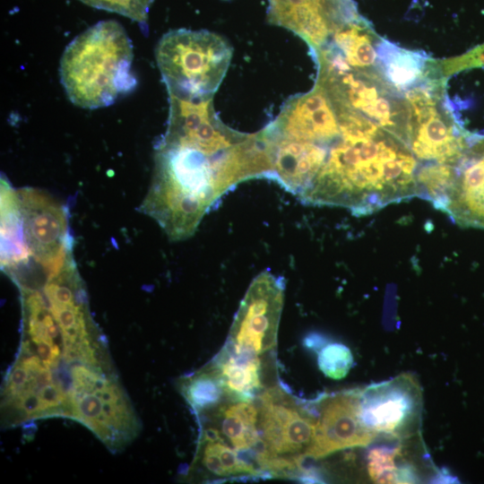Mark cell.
<instances>
[{"instance_id":"cell-10","label":"cell","mask_w":484,"mask_h":484,"mask_svg":"<svg viewBox=\"0 0 484 484\" xmlns=\"http://www.w3.org/2000/svg\"><path fill=\"white\" fill-rule=\"evenodd\" d=\"M422 406L421 386L411 373L361 388V419L376 437H414L420 428Z\"/></svg>"},{"instance_id":"cell-8","label":"cell","mask_w":484,"mask_h":484,"mask_svg":"<svg viewBox=\"0 0 484 484\" xmlns=\"http://www.w3.org/2000/svg\"><path fill=\"white\" fill-rule=\"evenodd\" d=\"M261 440L256 464L264 473H288L308 458L312 447L315 413L313 408L279 385L265 388L255 396Z\"/></svg>"},{"instance_id":"cell-20","label":"cell","mask_w":484,"mask_h":484,"mask_svg":"<svg viewBox=\"0 0 484 484\" xmlns=\"http://www.w3.org/2000/svg\"><path fill=\"white\" fill-rule=\"evenodd\" d=\"M318 367L327 377L334 380L344 378L353 365L350 350L341 343H329L318 353Z\"/></svg>"},{"instance_id":"cell-3","label":"cell","mask_w":484,"mask_h":484,"mask_svg":"<svg viewBox=\"0 0 484 484\" xmlns=\"http://www.w3.org/2000/svg\"><path fill=\"white\" fill-rule=\"evenodd\" d=\"M331 100L339 131L307 144L317 153L320 168L299 201L365 216L419 197V163L410 148L363 114Z\"/></svg>"},{"instance_id":"cell-14","label":"cell","mask_w":484,"mask_h":484,"mask_svg":"<svg viewBox=\"0 0 484 484\" xmlns=\"http://www.w3.org/2000/svg\"><path fill=\"white\" fill-rule=\"evenodd\" d=\"M199 442L191 471L213 480L257 477L264 472L245 460L212 428L200 425Z\"/></svg>"},{"instance_id":"cell-18","label":"cell","mask_w":484,"mask_h":484,"mask_svg":"<svg viewBox=\"0 0 484 484\" xmlns=\"http://www.w3.org/2000/svg\"><path fill=\"white\" fill-rule=\"evenodd\" d=\"M177 387L196 416L212 410L231 397L212 362L182 377Z\"/></svg>"},{"instance_id":"cell-12","label":"cell","mask_w":484,"mask_h":484,"mask_svg":"<svg viewBox=\"0 0 484 484\" xmlns=\"http://www.w3.org/2000/svg\"><path fill=\"white\" fill-rule=\"evenodd\" d=\"M437 210L463 228L484 229V134H472L451 165V178Z\"/></svg>"},{"instance_id":"cell-21","label":"cell","mask_w":484,"mask_h":484,"mask_svg":"<svg viewBox=\"0 0 484 484\" xmlns=\"http://www.w3.org/2000/svg\"><path fill=\"white\" fill-rule=\"evenodd\" d=\"M92 7L126 16L146 25L152 0H80Z\"/></svg>"},{"instance_id":"cell-1","label":"cell","mask_w":484,"mask_h":484,"mask_svg":"<svg viewBox=\"0 0 484 484\" xmlns=\"http://www.w3.org/2000/svg\"><path fill=\"white\" fill-rule=\"evenodd\" d=\"M17 288L21 341L2 386L3 427L61 417L82 424L108 448L130 441L141 422L92 318L76 264Z\"/></svg>"},{"instance_id":"cell-7","label":"cell","mask_w":484,"mask_h":484,"mask_svg":"<svg viewBox=\"0 0 484 484\" xmlns=\"http://www.w3.org/2000/svg\"><path fill=\"white\" fill-rule=\"evenodd\" d=\"M445 80L430 68L421 82L404 92L410 108L406 143L419 167L454 164L471 134L454 114L445 95Z\"/></svg>"},{"instance_id":"cell-4","label":"cell","mask_w":484,"mask_h":484,"mask_svg":"<svg viewBox=\"0 0 484 484\" xmlns=\"http://www.w3.org/2000/svg\"><path fill=\"white\" fill-rule=\"evenodd\" d=\"M68 213L48 193L13 188L1 177V269L55 266L73 255Z\"/></svg>"},{"instance_id":"cell-2","label":"cell","mask_w":484,"mask_h":484,"mask_svg":"<svg viewBox=\"0 0 484 484\" xmlns=\"http://www.w3.org/2000/svg\"><path fill=\"white\" fill-rule=\"evenodd\" d=\"M168 125L155 147L153 175L140 211L171 241L192 237L203 218L238 184L266 178L269 163L258 132L231 129L213 96L169 94Z\"/></svg>"},{"instance_id":"cell-5","label":"cell","mask_w":484,"mask_h":484,"mask_svg":"<svg viewBox=\"0 0 484 484\" xmlns=\"http://www.w3.org/2000/svg\"><path fill=\"white\" fill-rule=\"evenodd\" d=\"M132 42L120 23L101 21L78 35L60 61L61 83L74 105L95 109L132 91Z\"/></svg>"},{"instance_id":"cell-13","label":"cell","mask_w":484,"mask_h":484,"mask_svg":"<svg viewBox=\"0 0 484 484\" xmlns=\"http://www.w3.org/2000/svg\"><path fill=\"white\" fill-rule=\"evenodd\" d=\"M259 410L255 398L229 397L217 407L199 416L200 425L212 427L238 454L253 452L256 457L261 440L258 430Z\"/></svg>"},{"instance_id":"cell-22","label":"cell","mask_w":484,"mask_h":484,"mask_svg":"<svg viewBox=\"0 0 484 484\" xmlns=\"http://www.w3.org/2000/svg\"><path fill=\"white\" fill-rule=\"evenodd\" d=\"M434 65L439 76L445 79L464 70L484 68V42L462 55L434 61Z\"/></svg>"},{"instance_id":"cell-17","label":"cell","mask_w":484,"mask_h":484,"mask_svg":"<svg viewBox=\"0 0 484 484\" xmlns=\"http://www.w3.org/2000/svg\"><path fill=\"white\" fill-rule=\"evenodd\" d=\"M212 362L231 397L255 398L263 390V365L259 357L236 354L223 348Z\"/></svg>"},{"instance_id":"cell-9","label":"cell","mask_w":484,"mask_h":484,"mask_svg":"<svg viewBox=\"0 0 484 484\" xmlns=\"http://www.w3.org/2000/svg\"><path fill=\"white\" fill-rule=\"evenodd\" d=\"M284 289V279L268 270L252 281L234 317L226 350L256 357L274 350Z\"/></svg>"},{"instance_id":"cell-6","label":"cell","mask_w":484,"mask_h":484,"mask_svg":"<svg viewBox=\"0 0 484 484\" xmlns=\"http://www.w3.org/2000/svg\"><path fill=\"white\" fill-rule=\"evenodd\" d=\"M155 56L169 94L206 97L213 96L221 83L232 48L213 32L180 29L162 36Z\"/></svg>"},{"instance_id":"cell-19","label":"cell","mask_w":484,"mask_h":484,"mask_svg":"<svg viewBox=\"0 0 484 484\" xmlns=\"http://www.w3.org/2000/svg\"><path fill=\"white\" fill-rule=\"evenodd\" d=\"M400 452L399 448L377 447L369 453L367 468L375 482H410L407 475L397 463Z\"/></svg>"},{"instance_id":"cell-11","label":"cell","mask_w":484,"mask_h":484,"mask_svg":"<svg viewBox=\"0 0 484 484\" xmlns=\"http://www.w3.org/2000/svg\"><path fill=\"white\" fill-rule=\"evenodd\" d=\"M361 388L321 395L315 402V437L308 458L321 459L348 448L366 446L376 436L363 423Z\"/></svg>"},{"instance_id":"cell-15","label":"cell","mask_w":484,"mask_h":484,"mask_svg":"<svg viewBox=\"0 0 484 484\" xmlns=\"http://www.w3.org/2000/svg\"><path fill=\"white\" fill-rule=\"evenodd\" d=\"M269 21L291 30L311 50L320 48L334 31L315 0H268Z\"/></svg>"},{"instance_id":"cell-16","label":"cell","mask_w":484,"mask_h":484,"mask_svg":"<svg viewBox=\"0 0 484 484\" xmlns=\"http://www.w3.org/2000/svg\"><path fill=\"white\" fill-rule=\"evenodd\" d=\"M377 65L386 82L400 92H405L421 82L431 65L422 51L406 49L385 39L376 44Z\"/></svg>"}]
</instances>
